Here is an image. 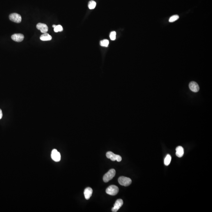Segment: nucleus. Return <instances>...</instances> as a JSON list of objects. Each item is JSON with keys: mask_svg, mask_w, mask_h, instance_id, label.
<instances>
[{"mask_svg": "<svg viewBox=\"0 0 212 212\" xmlns=\"http://www.w3.org/2000/svg\"><path fill=\"white\" fill-rule=\"evenodd\" d=\"M118 182L121 185L127 187L130 186L132 183V180L129 177H120L118 179Z\"/></svg>", "mask_w": 212, "mask_h": 212, "instance_id": "obj_3", "label": "nucleus"}, {"mask_svg": "<svg viewBox=\"0 0 212 212\" xmlns=\"http://www.w3.org/2000/svg\"><path fill=\"white\" fill-rule=\"evenodd\" d=\"M11 38L15 42H22L24 39V36L21 34H14L11 36Z\"/></svg>", "mask_w": 212, "mask_h": 212, "instance_id": "obj_9", "label": "nucleus"}, {"mask_svg": "<svg viewBox=\"0 0 212 212\" xmlns=\"http://www.w3.org/2000/svg\"><path fill=\"white\" fill-rule=\"evenodd\" d=\"M119 188L117 186L111 185L106 189V192L107 194L111 196H115L119 192Z\"/></svg>", "mask_w": 212, "mask_h": 212, "instance_id": "obj_2", "label": "nucleus"}, {"mask_svg": "<svg viewBox=\"0 0 212 212\" xmlns=\"http://www.w3.org/2000/svg\"><path fill=\"white\" fill-rule=\"evenodd\" d=\"M176 154L177 156L179 158H181L183 156L184 154V149L181 146H178L176 148Z\"/></svg>", "mask_w": 212, "mask_h": 212, "instance_id": "obj_12", "label": "nucleus"}, {"mask_svg": "<svg viewBox=\"0 0 212 212\" xmlns=\"http://www.w3.org/2000/svg\"><path fill=\"white\" fill-rule=\"evenodd\" d=\"M109 43V41L107 39H104V40L101 41L100 42L101 46L106 47L108 46Z\"/></svg>", "mask_w": 212, "mask_h": 212, "instance_id": "obj_16", "label": "nucleus"}, {"mask_svg": "<svg viewBox=\"0 0 212 212\" xmlns=\"http://www.w3.org/2000/svg\"><path fill=\"white\" fill-rule=\"evenodd\" d=\"M189 87L190 90L194 92H198L200 90L199 85L194 81L191 82L189 85Z\"/></svg>", "mask_w": 212, "mask_h": 212, "instance_id": "obj_10", "label": "nucleus"}, {"mask_svg": "<svg viewBox=\"0 0 212 212\" xmlns=\"http://www.w3.org/2000/svg\"><path fill=\"white\" fill-rule=\"evenodd\" d=\"M63 31V28L60 25L56 26L55 28H54V31L55 32H62Z\"/></svg>", "mask_w": 212, "mask_h": 212, "instance_id": "obj_18", "label": "nucleus"}, {"mask_svg": "<svg viewBox=\"0 0 212 212\" xmlns=\"http://www.w3.org/2000/svg\"><path fill=\"white\" fill-rule=\"evenodd\" d=\"M40 39L43 41H50L52 39V37L48 33H44L40 36Z\"/></svg>", "mask_w": 212, "mask_h": 212, "instance_id": "obj_13", "label": "nucleus"}, {"mask_svg": "<svg viewBox=\"0 0 212 212\" xmlns=\"http://www.w3.org/2000/svg\"><path fill=\"white\" fill-rule=\"evenodd\" d=\"M57 25H53L52 26V27H53V28H55V27Z\"/></svg>", "mask_w": 212, "mask_h": 212, "instance_id": "obj_21", "label": "nucleus"}, {"mask_svg": "<svg viewBox=\"0 0 212 212\" xmlns=\"http://www.w3.org/2000/svg\"><path fill=\"white\" fill-rule=\"evenodd\" d=\"M51 158L55 162H59L60 161L61 159L60 153L56 149H53L52 151Z\"/></svg>", "mask_w": 212, "mask_h": 212, "instance_id": "obj_6", "label": "nucleus"}, {"mask_svg": "<svg viewBox=\"0 0 212 212\" xmlns=\"http://www.w3.org/2000/svg\"><path fill=\"white\" fill-rule=\"evenodd\" d=\"M171 160V156L170 154H167L164 160V164L166 166H168Z\"/></svg>", "mask_w": 212, "mask_h": 212, "instance_id": "obj_14", "label": "nucleus"}, {"mask_svg": "<svg viewBox=\"0 0 212 212\" xmlns=\"http://www.w3.org/2000/svg\"><path fill=\"white\" fill-rule=\"evenodd\" d=\"M179 18V17L178 15H173L169 19V22L170 23H172L174 22L176 20H177L178 18Z\"/></svg>", "mask_w": 212, "mask_h": 212, "instance_id": "obj_17", "label": "nucleus"}, {"mask_svg": "<svg viewBox=\"0 0 212 212\" xmlns=\"http://www.w3.org/2000/svg\"><path fill=\"white\" fill-rule=\"evenodd\" d=\"M116 172L115 169H111L107 173H106L103 177V181L105 182H108L112 179L115 175Z\"/></svg>", "mask_w": 212, "mask_h": 212, "instance_id": "obj_1", "label": "nucleus"}, {"mask_svg": "<svg viewBox=\"0 0 212 212\" xmlns=\"http://www.w3.org/2000/svg\"><path fill=\"white\" fill-rule=\"evenodd\" d=\"M2 117V111L1 109H0V119H1Z\"/></svg>", "mask_w": 212, "mask_h": 212, "instance_id": "obj_20", "label": "nucleus"}, {"mask_svg": "<svg viewBox=\"0 0 212 212\" xmlns=\"http://www.w3.org/2000/svg\"><path fill=\"white\" fill-rule=\"evenodd\" d=\"M96 3L95 1L94 0H91L88 3V6L90 9H94L96 7Z\"/></svg>", "mask_w": 212, "mask_h": 212, "instance_id": "obj_15", "label": "nucleus"}, {"mask_svg": "<svg viewBox=\"0 0 212 212\" xmlns=\"http://www.w3.org/2000/svg\"><path fill=\"white\" fill-rule=\"evenodd\" d=\"M124 203L122 199H118L116 200L115 203L114 205V207L112 209V211L113 212H117V211L121 207Z\"/></svg>", "mask_w": 212, "mask_h": 212, "instance_id": "obj_7", "label": "nucleus"}, {"mask_svg": "<svg viewBox=\"0 0 212 212\" xmlns=\"http://www.w3.org/2000/svg\"><path fill=\"white\" fill-rule=\"evenodd\" d=\"M37 29L40 30L42 33H46L48 31V27L45 24L39 23L36 26Z\"/></svg>", "mask_w": 212, "mask_h": 212, "instance_id": "obj_8", "label": "nucleus"}, {"mask_svg": "<svg viewBox=\"0 0 212 212\" xmlns=\"http://www.w3.org/2000/svg\"><path fill=\"white\" fill-rule=\"evenodd\" d=\"M93 193V190L92 188L90 187H87L85 189L84 192V194L85 195V198L86 200H89L92 196Z\"/></svg>", "mask_w": 212, "mask_h": 212, "instance_id": "obj_11", "label": "nucleus"}, {"mask_svg": "<svg viewBox=\"0 0 212 212\" xmlns=\"http://www.w3.org/2000/svg\"><path fill=\"white\" fill-rule=\"evenodd\" d=\"M116 32H111L110 34V39L112 41H114L116 39Z\"/></svg>", "mask_w": 212, "mask_h": 212, "instance_id": "obj_19", "label": "nucleus"}, {"mask_svg": "<svg viewBox=\"0 0 212 212\" xmlns=\"http://www.w3.org/2000/svg\"><path fill=\"white\" fill-rule=\"evenodd\" d=\"M106 156L112 161H115L116 160L118 162H120L122 160V158L120 156L114 154L113 152L110 151L107 152L106 154Z\"/></svg>", "mask_w": 212, "mask_h": 212, "instance_id": "obj_4", "label": "nucleus"}, {"mask_svg": "<svg viewBox=\"0 0 212 212\" xmlns=\"http://www.w3.org/2000/svg\"><path fill=\"white\" fill-rule=\"evenodd\" d=\"M9 18L11 21L17 23H19L21 22V16L18 13H11L9 15Z\"/></svg>", "mask_w": 212, "mask_h": 212, "instance_id": "obj_5", "label": "nucleus"}]
</instances>
